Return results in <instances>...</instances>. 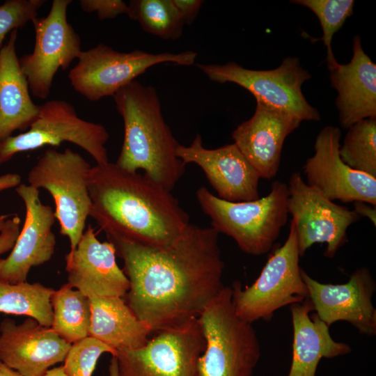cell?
Segmentation results:
<instances>
[{
  "label": "cell",
  "mask_w": 376,
  "mask_h": 376,
  "mask_svg": "<svg viewBox=\"0 0 376 376\" xmlns=\"http://www.w3.org/2000/svg\"><path fill=\"white\" fill-rule=\"evenodd\" d=\"M90 164L78 152L49 148L30 169L29 185L47 190L55 203V217L60 233L70 242L72 253L79 242L90 215Z\"/></svg>",
  "instance_id": "6"
},
{
  "label": "cell",
  "mask_w": 376,
  "mask_h": 376,
  "mask_svg": "<svg viewBox=\"0 0 376 376\" xmlns=\"http://www.w3.org/2000/svg\"><path fill=\"white\" fill-rule=\"evenodd\" d=\"M341 132L327 125L318 134L314 155L303 166L306 184L331 201L376 205V178L352 169L340 158Z\"/></svg>",
  "instance_id": "14"
},
{
  "label": "cell",
  "mask_w": 376,
  "mask_h": 376,
  "mask_svg": "<svg viewBox=\"0 0 376 376\" xmlns=\"http://www.w3.org/2000/svg\"><path fill=\"white\" fill-rule=\"evenodd\" d=\"M17 31L10 33L0 52V142L16 130H28L40 111L19 66L15 48Z\"/></svg>",
  "instance_id": "23"
},
{
  "label": "cell",
  "mask_w": 376,
  "mask_h": 376,
  "mask_svg": "<svg viewBox=\"0 0 376 376\" xmlns=\"http://www.w3.org/2000/svg\"><path fill=\"white\" fill-rule=\"evenodd\" d=\"M45 0H7L0 6V52L6 36L38 17Z\"/></svg>",
  "instance_id": "31"
},
{
  "label": "cell",
  "mask_w": 376,
  "mask_h": 376,
  "mask_svg": "<svg viewBox=\"0 0 376 376\" xmlns=\"http://www.w3.org/2000/svg\"><path fill=\"white\" fill-rule=\"evenodd\" d=\"M124 123V139L116 164L144 175L169 191L185 173V164L176 155L179 143L162 112L155 87L136 79L113 96Z\"/></svg>",
  "instance_id": "3"
},
{
  "label": "cell",
  "mask_w": 376,
  "mask_h": 376,
  "mask_svg": "<svg viewBox=\"0 0 376 376\" xmlns=\"http://www.w3.org/2000/svg\"><path fill=\"white\" fill-rule=\"evenodd\" d=\"M299 258L295 228L290 221L285 242L269 256L256 280L244 288L239 281L233 282L232 301L236 314L251 324L260 319L269 321L277 310L308 298Z\"/></svg>",
  "instance_id": "7"
},
{
  "label": "cell",
  "mask_w": 376,
  "mask_h": 376,
  "mask_svg": "<svg viewBox=\"0 0 376 376\" xmlns=\"http://www.w3.org/2000/svg\"><path fill=\"white\" fill-rule=\"evenodd\" d=\"M116 256L113 244L100 242L88 224L75 250L65 257L67 283L88 297H124L130 282Z\"/></svg>",
  "instance_id": "19"
},
{
  "label": "cell",
  "mask_w": 376,
  "mask_h": 376,
  "mask_svg": "<svg viewBox=\"0 0 376 376\" xmlns=\"http://www.w3.org/2000/svg\"><path fill=\"white\" fill-rule=\"evenodd\" d=\"M353 55L347 64L329 70L331 85L338 92L339 123L348 129L366 118H376V65L364 52L359 36L353 38Z\"/></svg>",
  "instance_id": "21"
},
{
  "label": "cell",
  "mask_w": 376,
  "mask_h": 376,
  "mask_svg": "<svg viewBox=\"0 0 376 376\" xmlns=\"http://www.w3.org/2000/svg\"><path fill=\"white\" fill-rule=\"evenodd\" d=\"M287 186L288 211L295 228L300 257L316 243H325L324 256L334 257L347 242V228L359 220V216L354 210L324 197L298 173L291 175Z\"/></svg>",
  "instance_id": "12"
},
{
  "label": "cell",
  "mask_w": 376,
  "mask_h": 376,
  "mask_svg": "<svg viewBox=\"0 0 376 376\" xmlns=\"http://www.w3.org/2000/svg\"><path fill=\"white\" fill-rule=\"evenodd\" d=\"M15 191L24 204V222L10 254L0 258V280L12 284L26 282L30 269L49 261L56 246L54 211L42 203L39 189L21 183Z\"/></svg>",
  "instance_id": "16"
},
{
  "label": "cell",
  "mask_w": 376,
  "mask_h": 376,
  "mask_svg": "<svg viewBox=\"0 0 376 376\" xmlns=\"http://www.w3.org/2000/svg\"><path fill=\"white\" fill-rule=\"evenodd\" d=\"M0 376H22L18 372L0 362Z\"/></svg>",
  "instance_id": "37"
},
{
  "label": "cell",
  "mask_w": 376,
  "mask_h": 376,
  "mask_svg": "<svg viewBox=\"0 0 376 376\" xmlns=\"http://www.w3.org/2000/svg\"><path fill=\"white\" fill-rule=\"evenodd\" d=\"M91 317L88 336L115 350H133L145 345L152 332L139 319L123 297H89Z\"/></svg>",
  "instance_id": "24"
},
{
  "label": "cell",
  "mask_w": 376,
  "mask_h": 376,
  "mask_svg": "<svg viewBox=\"0 0 376 376\" xmlns=\"http://www.w3.org/2000/svg\"><path fill=\"white\" fill-rule=\"evenodd\" d=\"M79 5L86 13L96 12L99 19H114L117 16L126 14L127 4L121 0H81Z\"/></svg>",
  "instance_id": "32"
},
{
  "label": "cell",
  "mask_w": 376,
  "mask_h": 376,
  "mask_svg": "<svg viewBox=\"0 0 376 376\" xmlns=\"http://www.w3.org/2000/svg\"><path fill=\"white\" fill-rule=\"evenodd\" d=\"M301 123L285 112L256 101L254 113L236 127L232 138L260 178L270 180L279 171L285 139Z\"/></svg>",
  "instance_id": "20"
},
{
  "label": "cell",
  "mask_w": 376,
  "mask_h": 376,
  "mask_svg": "<svg viewBox=\"0 0 376 376\" xmlns=\"http://www.w3.org/2000/svg\"><path fill=\"white\" fill-rule=\"evenodd\" d=\"M301 275L315 314L328 327L346 321L361 334H376V309L372 301L376 283L368 267L358 268L342 284L320 283L302 269Z\"/></svg>",
  "instance_id": "15"
},
{
  "label": "cell",
  "mask_w": 376,
  "mask_h": 376,
  "mask_svg": "<svg viewBox=\"0 0 376 376\" xmlns=\"http://www.w3.org/2000/svg\"><path fill=\"white\" fill-rule=\"evenodd\" d=\"M70 347L51 327L31 318L19 324L10 318L0 324V362L22 376H44L64 361Z\"/></svg>",
  "instance_id": "17"
},
{
  "label": "cell",
  "mask_w": 376,
  "mask_h": 376,
  "mask_svg": "<svg viewBox=\"0 0 376 376\" xmlns=\"http://www.w3.org/2000/svg\"><path fill=\"white\" fill-rule=\"evenodd\" d=\"M339 155L352 169L376 178V118L363 119L350 126Z\"/></svg>",
  "instance_id": "28"
},
{
  "label": "cell",
  "mask_w": 376,
  "mask_h": 376,
  "mask_svg": "<svg viewBox=\"0 0 376 376\" xmlns=\"http://www.w3.org/2000/svg\"><path fill=\"white\" fill-rule=\"evenodd\" d=\"M218 237L212 227L189 224L165 247L107 238L123 260L130 282L123 298L152 331L198 318L224 288Z\"/></svg>",
  "instance_id": "1"
},
{
  "label": "cell",
  "mask_w": 376,
  "mask_h": 376,
  "mask_svg": "<svg viewBox=\"0 0 376 376\" xmlns=\"http://www.w3.org/2000/svg\"><path fill=\"white\" fill-rule=\"evenodd\" d=\"M127 15L142 29L164 40L178 39L185 25L172 0H132Z\"/></svg>",
  "instance_id": "27"
},
{
  "label": "cell",
  "mask_w": 376,
  "mask_h": 376,
  "mask_svg": "<svg viewBox=\"0 0 376 376\" xmlns=\"http://www.w3.org/2000/svg\"><path fill=\"white\" fill-rule=\"evenodd\" d=\"M198 318L205 343L195 376H252L260 346L251 323L235 313L231 287L224 286Z\"/></svg>",
  "instance_id": "5"
},
{
  "label": "cell",
  "mask_w": 376,
  "mask_h": 376,
  "mask_svg": "<svg viewBox=\"0 0 376 376\" xmlns=\"http://www.w3.org/2000/svg\"><path fill=\"white\" fill-rule=\"evenodd\" d=\"M51 304V328L61 338L72 345L88 336L91 317L89 297L65 283L54 290Z\"/></svg>",
  "instance_id": "25"
},
{
  "label": "cell",
  "mask_w": 376,
  "mask_h": 376,
  "mask_svg": "<svg viewBox=\"0 0 376 376\" xmlns=\"http://www.w3.org/2000/svg\"><path fill=\"white\" fill-rule=\"evenodd\" d=\"M104 353L116 350L94 338L88 336L71 345L62 366L67 376H92L99 358Z\"/></svg>",
  "instance_id": "30"
},
{
  "label": "cell",
  "mask_w": 376,
  "mask_h": 376,
  "mask_svg": "<svg viewBox=\"0 0 376 376\" xmlns=\"http://www.w3.org/2000/svg\"><path fill=\"white\" fill-rule=\"evenodd\" d=\"M10 214L0 215V230L3 228L6 221L12 216Z\"/></svg>",
  "instance_id": "40"
},
{
  "label": "cell",
  "mask_w": 376,
  "mask_h": 376,
  "mask_svg": "<svg viewBox=\"0 0 376 376\" xmlns=\"http://www.w3.org/2000/svg\"><path fill=\"white\" fill-rule=\"evenodd\" d=\"M175 152L185 165L194 163L201 167L219 198L230 202L260 198V177L234 143L207 149L197 134L190 146L179 143Z\"/></svg>",
  "instance_id": "18"
},
{
  "label": "cell",
  "mask_w": 376,
  "mask_h": 376,
  "mask_svg": "<svg viewBox=\"0 0 376 376\" xmlns=\"http://www.w3.org/2000/svg\"><path fill=\"white\" fill-rule=\"evenodd\" d=\"M109 376H119L118 369V361L115 356H112L109 366Z\"/></svg>",
  "instance_id": "38"
},
{
  "label": "cell",
  "mask_w": 376,
  "mask_h": 376,
  "mask_svg": "<svg viewBox=\"0 0 376 376\" xmlns=\"http://www.w3.org/2000/svg\"><path fill=\"white\" fill-rule=\"evenodd\" d=\"M293 329L292 358L288 376H315L321 359L350 353L351 347L335 341L328 327L315 313L308 298L290 305Z\"/></svg>",
  "instance_id": "22"
},
{
  "label": "cell",
  "mask_w": 376,
  "mask_h": 376,
  "mask_svg": "<svg viewBox=\"0 0 376 376\" xmlns=\"http://www.w3.org/2000/svg\"><path fill=\"white\" fill-rule=\"evenodd\" d=\"M136 349L117 350L119 376H195L205 338L198 318L157 331Z\"/></svg>",
  "instance_id": "11"
},
{
  "label": "cell",
  "mask_w": 376,
  "mask_h": 376,
  "mask_svg": "<svg viewBox=\"0 0 376 376\" xmlns=\"http://www.w3.org/2000/svg\"><path fill=\"white\" fill-rule=\"evenodd\" d=\"M71 3L54 0L46 17L31 22L35 31L33 50L19 58V63L30 93L37 98H47L56 73L59 69L67 70L81 51V38L67 19Z\"/></svg>",
  "instance_id": "13"
},
{
  "label": "cell",
  "mask_w": 376,
  "mask_h": 376,
  "mask_svg": "<svg viewBox=\"0 0 376 376\" xmlns=\"http://www.w3.org/2000/svg\"><path fill=\"white\" fill-rule=\"evenodd\" d=\"M109 138L102 125L80 118L70 103L52 100L40 105L39 113L28 130L0 142V165L17 153L63 142L81 148L97 164H106L109 158L105 144Z\"/></svg>",
  "instance_id": "10"
},
{
  "label": "cell",
  "mask_w": 376,
  "mask_h": 376,
  "mask_svg": "<svg viewBox=\"0 0 376 376\" xmlns=\"http://www.w3.org/2000/svg\"><path fill=\"white\" fill-rule=\"evenodd\" d=\"M196 56L193 51L154 54L136 49L121 52L100 43L79 52L78 62L70 70L68 79L72 88L86 99L98 101L113 97L153 65L165 63L191 65Z\"/></svg>",
  "instance_id": "8"
},
{
  "label": "cell",
  "mask_w": 376,
  "mask_h": 376,
  "mask_svg": "<svg viewBox=\"0 0 376 376\" xmlns=\"http://www.w3.org/2000/svg\"><path fill=\"white\" fill-rule=\"evenodd\" d=\"M21 184V176L17 173H6L0 175V192L15 188Z\"/></svg>",
  "instance_id": "36"
},
{
  "label": "cell",
  "mask_w": 376,
  "mask_h": 376,
  "mask_svg": "<svg viewBox=\"0 0 376 376\" xmlns=\"http://www.w3.org/2000/svg\"><path fill=\"white\" fill-rule=\"evenodd\" d=\"M21 219L19 216L12 214L5 222L0 230V255L11 250L20 231Z\"/></svg>",
  "instance_id": "33"
},
{
  "label": "cell",
  "mask_w": 376,
  "mask_h": 376,
  "mask_svg": "<svg viewBox=\"0 0 376 376\" xmlns=\"http://www.w3.org/2000/svg\"><path fill=\"white\" fill-rule=\"evenodd\" d=\"M354 211L359 216L368 218L371 222L376 225V210L375 207L364 202H354Z\"/></svg>",
  "instance_id": "35"
},
{
  "label": "cell",
  "mask_w": 376,
  "mask_h": 376,
  "mask_svg": "<svg viewBox=\"0 0 376 376\" xmlns=\"http://www.w3.org/2000/svg\"><path fill=\"white\" fill-rule=\"evenodd\" d=\"M196 195L202 210L211 219L212 228L231 237L250 255L267 253L288 220V186L281 181H274L267 196L249 201H227L204 187Z\"/></svg>",
  "instance_id": "4"
},
{
  "label": "cell",
  "mask_w": 376,
  "mask_h": 376,
  "mask_svg": "<svg viewBox=\"0 0 376 376\" xmlns=\"http://www.w3.org/2000/svg\"><path fill=\"white\" fill-rule=\"evenodd\" d=\"M44 376H67L62 366L52 368L47 371Z\"/></svg>",
  "instance_id": "39"
},
{
  "label": "cell",
  "mask_w": 376,
  "mask_h": 376,
  "mask_svg": "<svg viewBox=\"0 0 376 376\" xmlns=\"http://www.w3.org/2000/svg\"><path fill=\"white\" fill-rule=\"evenodd\" d=\"M211 81L236 84L249 91L256 101L285 112L300 121H318L320 113L305 98L302 84L311 78L297 57L288 56L273 70L243 68L236 62L197 64Z\"/></svg>",
  "instance_id": "9"
},
{
  "label": "cell",
  "mask_w": 376,
  "mask_h": 376,
  "mask_svg": "<svg viewBox=\"0 0 376 376\" xmlns=\"http://www.w3.org/2000/svg\"><path fill=\"white\" fill-rule=\"evenodd\" d=\"M292 3L310 9L318 18L322 29V40L327 48V62L329 70L338 63L331 49L334 34L343 26L353 13V0H294Z\"/></svg>",
  "instance_id": "29"
},
{
  "label": "cell",
  "mask_w": 376,
  "mask_h": 376,
  "mask_svg": "<svg viewBox=\"0 0 376 376\" xmlns=\"http://www.w3.org/2000/svg\"><path fill=\"white\" fill-rule=\"evenodd\" d=\"M54 290L40 283L12 284L0 280V313L25 315L43 326L51 327Z\"/></svg>",
  "instance_id": "26"
},
{
  "label": "cell",
  "mask_w": 376,
  "mask_h": 376,
  "mask_svg": "<svg viewBox=\"0 0 376 376\" xmlns=\"http://www.w3.org/2000/svg\"><path fill=\"white\" fill-rule=\"evenodd\" d=\"M185 24H191L197 17L203 0H172Z\"/></svg>",
  "instance_id": "34"
},
{
  "label": "cell",
  "mask_w": 376,
  "mask_h": 376,
  "mask_svg": "<svg viewBox=\"0 0 376 376\" xmlns=\"http://www.w3.org/2000/svg\"><path fill=\"white\" fill-rule=\"evenodd\" d=\"M89 193V216L107 238L165 247L175 242L189 224L188 214L171 191L116 163L91 167Z\"/></svg>",
  "instance_id": "2"
}]
</instances>
